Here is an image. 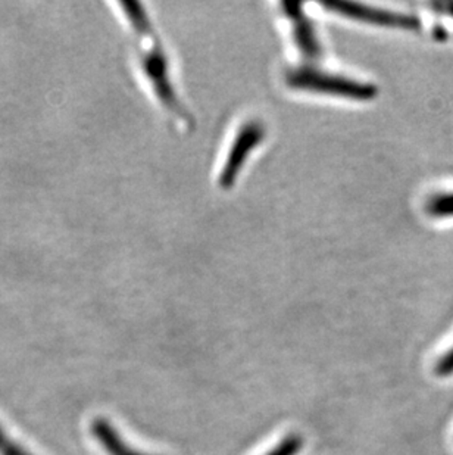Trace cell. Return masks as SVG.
<instances>
[{
    "label": "cell",
    "mask_w": 453,
    "mask_h": 455,
    "mask_svg": "<svg viewBox=\"0 0 453 455\" xmlns=\"http://www.w3.org/2000/svg\"><path fill=\"white\" fill-rule=\"evenodd\" d=\"M290 84L298 89L308 91L329 92L333 95L346 96L352 100H368L376 96V87L367 83L355 82L351 78L338 77V76H325V74H293Z\"/></svg>",
    "instance_id": "obj_1"
},
{
    "label": "cell",
    "mask_w": 453,
    "mask_h": 455,
    "mask_svg": "<svg viewBox=\"0 0 453 455\" xmlns=\"http://www.w3.org/2000/svg\"><path fill=\"white\" fill-rule=\"evenodd\" d=\"M327 6L336 11V12H342L346 17L355 18L360 21L372 22V24H378V26L401 27V28H410V30L418 27L417 18L403 15V13L368 8L363 4H327Z\"/></svg>",
    "instance_id": "obj_2"
},
{
    "label": "cell",
    "mask_w": 453,
    "mask_h": 455,
    "mask_svg": "<svg viewBox=\"0 0 453 455\" xmlns=\"http://www.w3.org/2000/svg\"><path fill=\"white\" fill-rule=\"evenodd\" d=\"M91 434L109 455H149L136 451L121 438L114 426L105 419H94L91 426Z\"/></svg>",
    "instance_id": "obj_3"
},
{
    "label": "cell",
    "mask_w": 453,
    "mask_h": 455,
    "mask_svg": "<svg viewBox=\"0 0 453 455\" xmlns=\"http://www.w3.org/2000/svg\"><path fill=\"white\" fill-rule=\"evenodd\" d=\"M428 212L434 217H453V194L434 196L428 203Z\"/></svg>",
    "instance_id": "obj_4"
},
{
    "label": "cell",
    "mask_w": 453,
    "mask_h": 455,
    "mask_svg": "<svg viewBox=\"0 0 453 455\" xmlns=\"http://www.w3.org/2000/svg\"><path fill=\"white\" fill-rule=\"evenodd\" d=\"M302 447H304V439L300 438L299 435H289L266 455H298Z\"/></svg>",
    "instance_id": "obj_5"
},
{
    "label": "cell",
    "mask_w": 453,
    "mask_h": 455,
    "mask_svg": "<svg viewBox=\"0 0 453 455\" xmlns=\"http://www.w3.org/2000/svg\"><path fill=\"white\" fill-rule=\"evenodd\" d=\"M0 455H31L30 452L26 451L21 445L13 443L12 439L9 438L6 432L0 427Z\"/></svg>",
    "instance_id": "obj_6"
},
{
    "label": "cell",
    "mask_w": 453,
    "mask_h": 455,
    "mask_svg": "<svg viewBox=\"0 0 453 455\" xmlns=\"http://www.w3.org/2000/svg\"><path fill=\"white\" fill-rule=\"evenodd\" d=\"M436 373L441 374V376L453 374V348L441 356V361L437 363Z\"/></svg>",
    "instance_id": "obj_7"
}]
</instances>
